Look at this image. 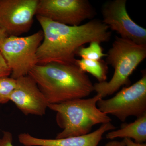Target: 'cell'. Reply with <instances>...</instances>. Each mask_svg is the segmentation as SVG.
I'll return each mask as SVG.
<instances>
[{"mask_svg":"<svg viewBox=\"0 0 146 146\" xmlns=\"http://www.w3.org/2000/svg\"><path fill=\"white\" fill-rule=\"evenodd\" d=\"M10 101L26 116H43L49 105L35 82L28 75L16 79Z\"/></svg>","mask_w":146,"mask_h":146,"instance_id":"cell-10","label":"cell"},{"mask_svg":"<svg viewBox=\"0 0 146 146\" xmlns=\"http://www.w3.org/2000/svg\"><path fill=\"white\" fill-rule=\"evenodd\" d=\"M124 142L125 143L126 146H146V144L145 143H137L133 142L131 139L130 138H124Z\"/></svg>","mask_w":146,"mask_h":146,"instance_id":"cell-18","label":"cell"},{"mask_svg":"<svg viewBox=\"0 0 146 146\" xmlns=\"http://www.w3.org/2000/svg\"><path fill=\"white\" fill-rule=\"evenodd\" d=\"M101 99L96 94L89 98L49 104L48 108L56 112V123L63 129L56 138L83 136L91 133L94 125L111 123V118L97 106V103Z\"/></svg>","mask_w":146,"mask_h":146,"instance_id":"cell-3","label":"cell"},{"mask_svg":"<svg viewBox=\"0 0 146 146\" xmlns=\"http://www.w3.org/2000/svg\"><path fill=\"white\" fill-rule=\"evenodd\" d=\"M126 0H112L102 7L103 23L120 37L139 44H146V29L136 23L127 13Z\"/></svg>","mask_w":146,"mask_h":146,"instance_id":"cell-9","label":"cell"},{"mask_svg":"<svg viewBox=\"0 0 146 146\" xmlns=\"http://www.w3.org/2000/svg\"><path fill=\"white\" fill-rule=\"evenodd\" d=\"M12 135L9 131L3 132V136L0 138V146H14L12 144Z\"/></svg>","mask_w":146,"mask_h":146,"instance_id":"cell-17","label":"cell"},{"mask_svg":"<svg viewBox=\"0 0 146 146\" xmlns=\"http://www.w3.org/2000/svg\"><path fill=\"white\" fill-rule=\"evenodd\" d=\"M28 75L35 82L49 104L84 98L94 91L90 78L77 65L37 64Z\"/></svg>","mask_w":146,"mask_h":146,"instance_id":"cell-2","label":"cell"},{"mask_svg":"<svg viewBox=\"0 0 146 146\" xmlns=\"http://www.w3.org/2000/svg\"><path fill=\"white\" fill-rule=\"evenodd\" d=\"M8 36L6 33L3 31L2 29L0 28V48L1 46L4 41L7 37Z\"/></svg>","mask_w":146,"mask_h":146,"instance_id":"cell-20","label":"cell"},{"mask_svg":"<svg viewBox=\"0 0 146 146\" xmlns=\"http://www.w3.org/2000/svg\"><path fill=\"white\" fill-rule=\"evenodd\" d=\"M42 27L44 38L37 50L38 64L55 63L76 65L80 48L92 42H109L111 32L102 21L93 19L76 26L56 23L36 15Z\"/></svg>","mask_w":146,"mask_h":146,"instance_id":"cell-1","label":"cell"},{"mask_svg":"<svg viewBox=\"0 0 146 146\" xmlns=\"http://www.w3.org/2000/svg\"><path fill=\"white\" fill-rule=\"evenodd\" d=\"M76 54L82 59L93 60H102V58L106 56L100 44L97 42H90L88 46L81 47L78 50Z\"/></svg>","mask_w":146,"mask_h":146,"instance_id":"cell-14","label":"cell"},{"mask_svg":"<svg viewBox=\"0 0 146 146\" xmlns=\"http://www.w3.org/2000/svg\"><path fill=\"white\" fill-rule=\"evenodd\" d=\"M104 146H126L125 143L123 141H113L108 142Z\"/></svg>","mask_w":146,"mask_h":146,"instance_id":"cell-19","label":"cell"},{"mask_svg":"<svg viewBox=\"0 0 146 146\" xmlns=\"http://www.w3.org/2000/svg\"><path fill=\"white\" fill-rule=\"evenodd\" d=\"M76 65L82 71L89 73L96 78L98 82L106 81L108 68L104 60L77 59Z\"/></svg>","mask_w":146,"mask_h":146,"instance_id":"cell-13","label":"cell"},{"mask_svg":"<svg viewBox=\"0 0 146 146\" xmlns=\"http://www.w3.org/2000/svg\"><path fill=\"white\" fill-rule=\"evenodd\" d=\"M146 57V44H139L116 36L106 54V62L114 69L109 82L94 84V91L102 99L118 91L121 86H128L130 76Z\"/></svg>","mask_w":146,"mask_h":146,"instance_id":"cell-4","label":"cell"},{"mask_svg":"<svg viewBox=\"0 0 146 146\" xmlns=\"http://www.w3.org/2000/svg\"><path fill=\"white\" fill-rule=\"evenodd\" d=\"M11 74V70L0 52V78L9 76Z\"/></svg>","mask_w":146,"mask_h":146,"instance_id":"cell-16","label":"cell"},{"mask_svg":"<svg viewBox=\"0 0 146 146\" xmlns=\"http://www.w3.org/2000/svg\"><path fill=\"white\" fill-rule=\"evenodd\" d=\"M108 139L117 138L133 139L137 143H145L146 141V114L130 123H123L119 129L108 131L106 135Z\"/></svg>","mask_w":146,"mask_h":146,"instance_id":"cell-12","label":"cell"},{"mask_svg":"<svg viewBox=\"0 0 146 146\" xmlns=\"http://www.w3.org/2000/svg\"><path fill=\"white\" fill-rule=\"evenodd\" d=\"M16 80L9 76L0 78V104L10 101L11 95L16 87Z\"/></svg>","mask_w":146,"mask_h":146,"instance_id":"cell-15","label":"cell"},{"mask_svg":"<svg viewBox=\"0 0 146 146\" xmlns=\"http://www.w3.org/2000/svg\"><path fill=\"white\" fill-rule=\"evenodd\" d=\"M38 3L39 0H0V28L8 36L28 32Z\"/></svg>","mask_w":146,"mask_h":146,"instance_id":"cell-8","label":"cell"},{"mask_svg":"<svg viewBox=\"0 0 146 146\" xmlns=\"http://www.w3.org/2000/svg\"><path fill=\"white\" fill-rule=\"evenodd\" d=\"M142 77L130 86L123 87L112 98L101 99L97 103L101 111L125 122L131 116L140 117L146 114V72H141Z\"/></svg>","mask_w":146,"mask_h":146,"instance_id":"cell-6","label":"cell"},{"mask_svg":"<svg viewBox=\"0 0 146 146\" xmlns=\"http://www.w3.org/2000/svg\"><path fill=\"white\" fill-rule=\"evenodd\" d=\"M43 38L42 30L29 36H8L6 38L0 52L11 70V77L16 80L28 75L38 64L36 54Z\"/></svg>","mask_w":146,"mask_h":146,"instance_id":"cell-5","label":"cell"},{"mask_svg":"<svg viewBox=\"0 0 146 146\" xmlns=\"http://www.w3.org/2000/svg\"><path fill=\"white\" fill-rule=\"evenodd\" d=\"M116 129L111 123L102 124L97 130L83 136L63 138H36L28 133H22L18 140L25 146H98L106 132Z\"/></svg>","mask_w":146,"mask_h":146,"instance_id":"cell-11","label":"cell"},{"mask_svg":"<svg viewBox=\"0 0 146 146\" xmlns=\"http://www.w3.org/2000/svg\"><path fill=\"white\" fill-rule=\"evenodd\" d=\"M36 15L67 25L92 20L96 11L88 0H39Z\"/></svg>","mask_w":146,"mask_h":146,"instance_id":"cell-7","label":"cell"}]
</instances>
